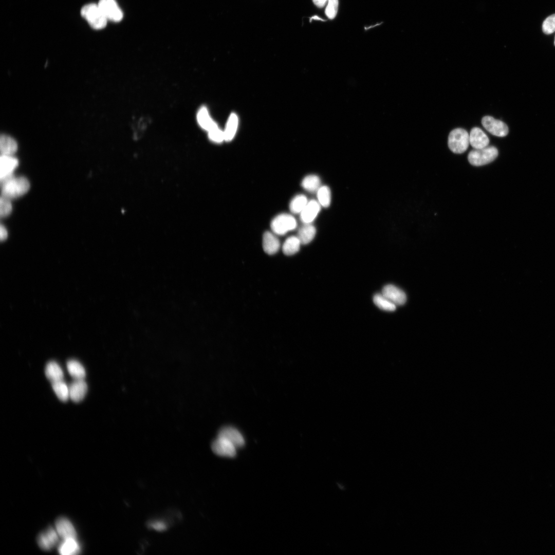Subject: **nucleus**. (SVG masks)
<instances>
[{
	"mask_svg": "<svg viewBox=\"0 0 555 555\" xmlns=\"http://www.w3.org/2000/svg\"><path fill=\"white\" fill-rule=\"evenodd\" d=\"M7 236H8V232H7V229H6V228L4 226L1 225V227H0V238H1V240L2 241L4 240L5 239H6L7 238Z\"/></svg>",
	"mask_w": 555,
	"mask_h": 555,
	"instance_id": "c9c22d12",
	"label": "nucleus"
},
{
	"mask_svg": "<svg viewBox=\"0 0 555 555\" xmlns=\"http://www.w3.org/2000/svg\"><path fill=\"white\" fill-rule=\"evenodd\" d=\"M308 202L306 197L302 194L295 196L290 201V211L294 214L300 213Z\"/></svg>",
	"mask_w": 555,
	"mask_h": 555,
	"instance_id": "c85d7f7f",
	"label": "nucleus"
},
{
	"mask_svg": "<svg viewBox=\"0 0 555 555\" xmlns=\"http://www.w3.org/2000/svg\"><path fill=\"white\" fill-rule=\"evenodd\" d=\"M69 398L75 402L82 401L85 397L87 385L84 379H74L69 385Z\"/></svg>",
	"mask_w": 555,
	"mask_h": 555,
	"instance_id": "4468645a",
	"label": "nucleus"
},
{
	"mask_svg": "<svg viewBox=\"0 0 555 555\" xmlns=\"http://www.w3.org/2000/svg\"><path fill=\"white\" fill-rule=\"evenodd\" d=\"M18 164V160L13 156L1 155L0 158L1 181L13 175V172L17 166Z\"/></svg>",
	"mask_w": 555,
	"mask_h": 555,
	"instance_id": "ddd939ff",
	"label": "nucleus"
},
{
	"mask_svg": "<svg viewBox=\"0 0 555 555\" xmlns=\"http://www.w3.org/2000/svg\"><path fill=\"white\" fill-rule=\"evenodd\" d=\"M58 550L62 555H75L80 552L81 548L77 538H69L62 540Z\"/></svg>",
	"mask_w": 555,
	"mask_h": 555,
	"instance_id": "f3484780",
	"label": "nucleus"
},
{
	"mask_svg": "<svg viewBox=\"0 0 555 555\" xmlns=\"http://www.w3.org/2000/svg\"><path fill=\"white\" fill-rule=\"evenodd\" d=\"M1 182L2 196L9 199L22 196L26 193L30 188L29 181L24 177H14L12 175Z\"/></svg>",
	"mask_w": 555,
	"mask_h": 555,
	"instance_id": "f257e3e1",
	"label": "nucleus"
},
{
	"mask_svg": "<svg viewBox=\"0 0 555 555\" xmlns=\"http://www.w3.org/2000/svg\"><path fill=\"white\" fill-rule=\"evenodd\" d=\"M498 156V150L493 146H487L470 152L468 156L469 162L474 166H482L494 160Z\"/></svg>",
	"mask_w": 555,
	"mask_h": 555,
	"instance_id": "7ed1b4c3",
	"label": "nucleus"
},
{
	"mask_svg": "<svg viewBox=\"0 0 555 555\" xmlns=\"http://www.w3.org/2000/svg\"><path fill=\"white\" fill-rule=\"evenodd\" d=\"M10 200L1 196L0 200V215L1 217H6L11 213L12 207Z\"/></svg>",
	"mask_w": 555,
	"mask_h": 555,
	"instance_id": "2f4dec72",
	"label": "nucleus"
},
{
	"mask_svg": "<svg viewBox=\"0 0 555 555\" xmlns=\"http://www.w3.org/2000/svg\"><path fill=\"white\" fill-rule=\"evenodd\" d=\"M317 192L318 202L320 205L325 208L329 207L331 202L330 189L326 186H323L320 187Z\"/></svg>",
	"mask_w": 555,
	"mask_h": 555,
	"instance_id": "c756f323",
	"label": "nucleus"
},
{
	"mask_svg": "<svg viewBox=\"0 0 555 555\" xmlns=\"http://www.w3.org/2000/svg\"><path fill=\"white\" fill-rule=\"evenodd\" d=\"M316 228L310 224H305L298 231V237L302 244L309 243L315 236Z\"/></svg>",
	"mask_w": 555,
	"mask_h": 555,
	"instance_id": "5701e85b",
	"label": "nucleus"
},
{
	"mask_svg": "<svg viewBox=\"0 0 555 555\" xmlns=\"http://www.w3.org/2000/svg\"><path fill=\"white\" fill-rule=\"evenodd\" d=\"M211 448L213 452L220 456L233 457L236 454V448L225 438L218 436L213 441Z\"/></svg>",
	"mask_w": 555,
	"mask_h": 555,
	"instance_id": "0eeeda50",
	"label": "nucleus"
},
{
	"mask_svg": "<svg viewBox=\"0 0 555 555\" xmlns=\"http://www.w3.org/2000/svg\"><path fill=\"white\" fill-rule=\"evenodd\" d=\"M373 301L378 308L383 310L393 311L396 310V305L382 293L376 294L373 297Z\"/></svg>",
	"mask_w": 555,
	"mask_h": 555,
	"instance_id": "bb28decb",
	"label": "nucleus"
},
{
	"mask_svg": "<svg viewBox=\"0 0 555 555\" xmlns=\"http://www.w3.org/2000/svg\"><path fill=\"white\" fill-rule=\"evenodd\" d=\"M218 436L227 439L236 448L242 447L245 443V439L241 433L237 429L231 426L222 428L218 433Z\"/></svg>",
	"mask_w": 555,
	"mask_h": 555,
	"instance_id": "9d476101",
	"label": "nucleus"
},
{
	"mask_svg": "<svg viewBox=\"0 0 555 555\" xmlns=\"http://www.w3.org/2000/svg\"><path fill=\"white\" fill-rule=\"evenodd\" d=\"M448 144L450 150L454 153L465 152L470 144L468 132L461 128L454 129L449 135Z\"/></svg>",
	"mask_w": 555,
	"mask_h": 555,
	"instance_id": "20e7f679",
	"label": "nucleus"
},
{
	"mask_svg": "<svg viewBox=\"0 0 555 555\" xmlns=\"http://www.w3.org/2000/svg\"><path fill=\"white\" fill-rule=\"evenodd\" d=\"M60 538L55 528L49 527L39 535L37 542L41 549L48 551L58 545Z\"/></svg>",
	"mask_w": 555,
	"mask_h": 555,
	"instance_id": "1a4fd4ad",
	"label": "nucleus"
},
{
	"mask_svg": "<svg viewBox=\"0 0 555 555\" xmlns=\"http://www.w3.org/2000/svg\"><path fill=\"white\" fill-rule=\"evenodd\" d=\"M327 4L325 10V14L329 19H334L338 12V0H328Z\"/></svg>",
	"mask_w": 555,
	"mask_h": 555,
	"instance_id": "7c9ffc66",
	"label": "nucleus"
},
{
	"mask_svg": "<svg viewBox=\"0 0 555 555\" xmlns=\"http://www.w3.org/2000/svg\"><path fill=\"white\" fill-rule=\"evenodd\" d=\"M320 184V179L316 175H309L306 176L301 183L303 188L310 192H317L321 187Z\"/></svg>",
	"mask_w": 555,
	"mask_h": 555,
	"instance_id": "cd10ccee",
	"label": "nucleus"
},
{
	"mask_svg": "<svg viewBox=\"0 0 555 555\" xmlns=\"http://www.w3.org/2000/svg\"><path fill=\"white\" fill-rule=\"evenodd\" d=\"M301 244L297 236H290L284 242L282 246V251L287 255H293L299 251Z\"/></svg>",
	"mask_w": 555,
	"mask_h": 555,
	"instance_id": "b1692460",
	"label": "nucleus"
},
{
	"mask_svg": "<svg viewBox=\"0 0 555 555\" xmlns=\"http://www.w3.org/2000/svg\"><path fill=\"white\" fill-rule=\"evenodd\" d=\"M381 293L396 306L403 305L406 301L404 292L393 285L385 286Z\"/></svg>",
	"mask_w": 555,
	"mask_h": 555,
	"instance_id": "f8f14e48",
	"label": "nucleus"
},
{
	"mask_svg": "<svg viewBox=\"0 0 555 555\" xmlns=\"http://www.w3.org/2000/svg\"><path fill=\"white\" fill-rule=\"evenodd\" d=\"M542 30L544 33L547 34L552 33L555 31V14L547 17L543 22Z\"/></svg>",
	"mask_w": 555,
	"mask_h": 555,
	"instance_id": "473e14b6",
	"label": "nucleus"
},
{
	"mask_svg": "<svg viewBox=\"0 0 555 555\" xmlns=\"http://www.w3.org/2000/svg\"><path fill=\"white\" fill-rule=\"evenodd\" d=\"M263 247L264 251L267 254H274L280 249V241L275 235L269 231H267L265 232L263 235Z\"/></svg>",
	"mask_w": 555,
	"mask_h": 555,
	"instance_id": "a211bd4d",
	"label": "nucleus"
},
{
	"mask_svg": "<svg viewBox=\"0 0 555 555\" xmlns=\"http://www.w3.org/2000/svg\"><path fill=\"white\" fill-rule=\"evenodd\" d=\"M98 4L107 20L117 22L122 19V11L115 0H100Z\"/></svg>",
	"mask_w": 555,
	"mask_h": 555,
	"instance_id": "6e6552de",
	"label": "nucleus"
},
{
	"mask_svg": "<svg viewBox=\"0 0 555 555\" xmlns=\"http://www.w3.org/2000/svg\"><path fill=\"white\" fill-rule=\"evenodd\" d=\"M52 387L61 401H66L69 398V386L63 380L52 382Z\"/></svg>",
	"mask_w": 555,
	"mask_h": 555,
	"instance_id": "a878e982",
	"label": "nucleus"
},
{
	"mask_svg": "<svg viewBox=\"0 0 555 555\" xmlns=\"http://www.w3.org/2000/svg\"><path fill=\"white\" fill-rule=\"evenodd\" d=\"M554 45H555V38H554Z\"/></svg>",
	"mask_w": 555,
	"mask_h": 555,
	"instance_id": "4c0bfd02",
	"label": "nucleus"
},
{
	"mask_svg": "<svg viewBox=\"0 0 555 555\" xmlns=\"http://www.w3.org/2000/svg\"><path fill=\"white\" fill-rule=\"evenodd\" d=\"M313 3L319 8H323L327 4L328 0H312Z\"/></svg>",
	"mask_w": 555,
	"mask_h": 555,
	"instance_id": "e433bc0d",
	"label": "nucleus"
},
{
	"mask_svg": "<svg viewBox=\"0 0 555 555\" xmlns=\"http://www.w3.org/2000/svg\"><path fill=\"white\" fill-rule=\"evenodd\" d=\"M489 139L482 130L474 127L471 130L469 135V142L474 149H479L488 146Z\"/></svg>",
	"mask_w": 555,
	"mask_h": 555,
	"instance_id": "2eb2a0df",
	"label": "nucleus"
},
{
	"mask_svg": "<svg viewBox=\"0 0 555 555\" xmlns=\"http://www.w3.org/2000/svg\"><path fill=\"white\" fill-rule=\"evenodd\" d=\"M321 205L318 201L311 200L300 213L301 221L305 224H311L316 218L321 209Z\"/></svg>",
	"mask_w": 555,
	"mask_h": 555,
	"instance_id": "dca6fc26",
	"label": "nucleus"
},
{
	"mask_svg": "<svg viewBox=\"0 0 555 555\" xmlns=\"http://www.w3.org/2000/svg\"><path fill=\"white\" fill-rule=\"evenodd\" d=\"M484 127L490 134L498 137L506 136L509 132L507 125L502 121L486 116L482 119Z\"/></svg>",
	"mask_w": 555,
	"mask_h": 555,
	"instance_id": "423d86ee",
	"label": "nucleus"
},
{
	"mask_svg": "<svg viewBox=\"0 0 555 555\" xmlns=\"http://www.w3.org/2000/svg\"><path fill=\"white\" fill-rule=\"evenodd\" d=\"M55 528L62 539L77 538V532L72 523L66 517L59 518L55 522Z\"/></svg>",
	"mask_w": 555,
	"mask_h": 555,
	"instance_id": "9b49d317",
	"label": "nucleus"
},
{
	"mask_svg": "<svg viewBox=\"0 0 555 555\" xmlns=\"http://www.w3.org/2000/svg\"><path fill=\"white\" fill-rule=\"evenodd\" d=\"M208 136L211 140L216 143H220L225 140L224 132L218 126L209 131Z\"/></svg>",
	"mask_w": 555,
	"mask_h": 555,
	"instance_id": "72a5a7b5",
	"label": "nucleus"
},
{
	"mask_svg": "<svg viewBox=\"0 0 555 555\" xmlns=\"http://www.w3.org/2000/svg\"><path fill=\"white\" fill-rule=\"evenodd\" d=\"M66 366L69 374L74 379H82L85 377V368L77 360H69L67 362Z\"/></svg>",
	"mask_w": 555,
	"mask_h": 555,
	"instance_id": "4be33fe9",
	"label": "nucleus"
},
{
	"mask_svg": "<svg viewBox=\"0 0 555 555\" xmlns=\"http://www.w3.org/2000/svg\"><path fill=\"white\" fill-rule=\"evenodd\" d=\"M80 12L92 28L101 29L106 26L108 20L98 4H86L81 8Z\"/></svg>",
	"mask_w": 555,
	"mask_h": 555,
	"instance_id": "f03ea898",
	"label": "nucleus"
},
{
	"mask_svg": "<svg viewBox=\"0 0 555 555\" xmlns=\"http://www.w3.org/2000/svg\"><path fill=\"white\" fill-rule=\"evenodd\" d=\"M197 119L200 126L208 132L218 126L211 118L208 111L205 107H201L198 110Z\"/></svg>",
	"mask_w": 555,
	"mask_h": 555,
	"instance_id": "412c9836",
	"label": "nucleus"
},
{
	"mask_svg": "<svg viewBox=\"0 0 555 555\" xmlns=\"http://www.w3.org/2000/svg\"><path fill=\"white\" fill-rule=\"evenodd\" d=\"M149 526L157 531H163L165 530L166 526L165 523L161 521H154L150 523Z\"/></svg>",
	"mask_w": 555,
	"mask_h": 555,
	"instance_id": "f704fd0d",
	"label": "nucleus"
},
{
	"mask_svg": "<svg viewBox=\"0 0 555 555\" xmlns=\"http://www.w3.org/2000/svg\"><path fill=\"white\" fill-rule=\"evenodd\" d=\"M238 125V118L235 114H232L227 121L224 133L225 140L229 141L234 137Z\"/></svg>",
	"mask_w": 555,
	"mask_h": 555,
	"instance_id": "393cba45",
	"label": "nucleus"
},
{
	"mask_svg": "<svg viewBox=\"0 0 555 555\" xmlns=\"http://www.w3.org/2000/svg\"><path fill=\"white\" fill-rule=\"evenodd\" d=\"M0 150L2 155L13 156L17 150V142L11 137L3 135L0 138Z\"/></svg>",
	"mask_w": 555,
	"mask_h": 555,
	"instance_id": "aec40b11",
	"label": "nucleus"
},
{
	"mask_svg": "<svg viewBox=\"0 0 555 555\" xmlns=\"http://www.w3.org/2000/svg\"><path fill=\"white\" fill-rule=\"evenodd\" d=\"M45 373L47 378L52 382L62 380L64 378V373L62 368L58 363L54 361L47 363Z\"/></svg>",
	"mask_w": 555,
	"mask_h": 555,
	"instance_id": "6ab92c4d",
	"label": "nucleus"
},
{
	"mask_svg": "<svg viewBox=\"0 0 555 555\" xmlns=\"http://www.w3.org/2000/svg\"><path fill=\"white\" fill-rule=\"evenodd\" d=\"M294 217L288 214L283 213L274 217L271 223V228L274 233L284 235L297 227Z\"/></svg>",
	"mask_w": 555,
	"mask_h": 555,
	"instance_id": "39448f33",
	"label": "nucleus"
}]
</instances>
